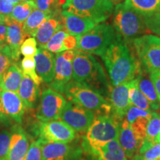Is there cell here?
<instances>
[{"instance_id":"obj_35","label":"cell","mask_w":160,"mask_h":160,"mask_svg":"<svg viewBox=\"0 0 160 160\" xmlns=\"http://www.w3.org/2000/svg\"><path fill=\"white\" fill-rule=\"evenodd\" d=\"M13 62L11 51L7 43L0 45V80L2 81L3 76Z\"/></svg>"},{"instance_id":"obj_33","label":"cell","mask_w":160,"mask_h":160,"mask_svg":"<svg viewBox=\"0 0 160 160\" xmlns=\"http://www.w3.org/2000/svg\"><path fill=\"white\" fill-rule=\"evenodd\" d=\"M68 33L64 29V27L58 31L51 38L45 46V49L53 53H59L65 51L63 48V41Z\"/></svg>"},{"instance_id":"obj_28","label":"cell","mask_w":160,"mask_h":160,"mask_svg":"<svg viewBox=\"0 0 160 160\" xmlns=\"http://www.w3.org/2000/svg\"><path fill=\"white\" fill-rule=\"evenodd\" d=\"M151 113L152 111H144L139 108L131 105L128 110L124 117L125 118L124 120L131 125L147 129V125L151 117Z\"/></svg>"},{"instance_id":"obj_5","label":"cell","mask_w":160,"mask_h":160,"mask_svg":"<svg viewBox=\"0 0 160 160\" xmlns=\"http://www.w3.org/2000/svg\"><path fill=\"white\" fill-rule=\"evenodd\" d=\"M122 120L115 114H99L86 131L85 140L90 148L99 147L118 139Z\"/></svg>"},{"instance_id":"obj_25","label":"cell","mask_w":160,"mask_h":160,"mask_svg":"<svg viewBox=\"0 0 160 160\" xmlns=\"http://www.w3.org/2000/svg\"><path fill=\"white\" fill-rule=\"evenodd\" d=\"M137 85L140 91L145 96L148 100L151 110L158 111L160 109V102L158 99L157 91H156L154 85L150 78L142 74V71L137 77Z\"/></svg>"},{"instance_id":"obj_44","label":"cell","mask_w":160,"mask_h":160,"mask_svg":"<svg viewBox=\"0 0 160 160\" xmlns=\"http://www.w3.org/2000/svg\"><path fill=\"white\" fill-rule=\"evenodd\" d=\"M8 28L5 24H0V45L6 43Z\"/></svg>"},{"instance_id":"obj_10","label":"cell","mask_w":160,"mask_h":160,"mask_svg":"<svg viewBox=\"0 0 160 160\" xmlns=\"http://www.w3.org/2000/svg\"><path fill=\"white\" fill-rule=\"evenodd\" d=\"M66 103L65 98L62 93L53 89H45L42 93L36 117L41 122L57 120Z\"/></svg>"},{"instance_id":"obj_9","label":"cell","mask_w":160,"mask_h":160,"mask_svg":"<svg viewBox=\"0 0 160 160\" xmlns=\"http://www.w3.org/2000/svg\"><path fill=\"white\" fill-rule=\"evenodd\" d=\"M26 108L17 92L0 89V125L21 123Z\"/></svg>"},{"instance_id":"obj_51","label":"cell","mask_w":160,"mask_h":160,"mask_svg":"<svg viewBox=\"0 0 160 160\" xmlns=\"http://www.w3.org/2000/svg\"><path fill=\"white\" fill-rule=\"evenodd\" d=\"M0 83H1V80H0Z\"/></svg>"},{"instance_id":"obj_46","label":"cell","mask_w":160,"mask_h":160,"mask_svg":"<svg viewBox=\"0 0 160 160\" xmlns=\"http://www.w3.org/2000/svg\"><path fill=\"white\" fill-rule=\"evenodd\" d=\"M8 1L10 2L13 3L14 5H17V4H19V2H22L21 0H8Z\"/></svg>"},{"instance_id":"obj_47","label":"cell","mask_w":160,"mask_h":160,"mask_svg":"<svg viewBox=\"0 0 160 160\" xmlns=\"http://www.w3.org/2000/svg\"><path fill=\"white\" fill-rule=\"evenodd\" d=\"M156 141H157V142H160V132H159V135L157 136V139H156Z\"/></svg>"},{"instance_id":"obj_29","label":"cell","mask_w":160,"mask_h":160,"mask_svg":"<svg viewBox=\"0 0 160 160\" xmlns=\"http://www.w3.org/2000/svg\"><path fill=\"white\" fill-rule=\"evenodd\" d=\"M49 13L42 11L36 8L28 17L23 23V30L26 35L28 37H34L36 32L48 17H50Z\"/></svg>"},{"instance_id":"obj_48","label":"cell","mask_w":160,"mask_h":160,"mask_svg":"<svg viewBox=\"0 0 160 160\" xmlns=\"http://www.w3.org/2000/svg\"><path fill=\"white\" fill-rule=\"evenodd\" d=\"M112 2H115V3H117V2H120V1H122V0H111Z\"/></svg>"},{"instance_id":"obj_43","label":"cell","mask_w":160,"mask_h":160,"mask_svg":"<svg viewBox=\"0 0 160 160\" xmlns=\"http://www.w3.org/2000/svg\"><path fill=\"white\" fill-rule=\"evenodd\" d=\"M150 79H151V82H153V85H154L155 90L157 93L158 99H159L160 102V71L156 72V73H151Z\"/></svg>"},{"instance_id":"obj_12","label":"cell","mask_w":160,"mask_h":160,"mask_svg":"<svg viewBox=\"0 0 160 160\" xmlns=\"http://www.w3.org/2000/svg\"><path fill=\"white\" fill-rule=\"evenodd\" d=\"M38 125L37 133L46 142L68 144L76 137L74 130L62 120L41 122Z\"/></svg>"},{"instance_id":"obj_49","label":"cell","mask_w":160,"mask_h":160,"mask_svg":"<svg viewBox=\"0 0 160 160\" xmlns=\"http://www.w3.org/2000/svg\"><path fill=\"white\" fill-rule=\"evenodd\" d=\"M22 2H28V1H34V0H21Z\"/></svg>"},{"instance_id":"obj_42","label":"cell","mask_w":160,"mask_h":160,"mask_svg":"<svg viewBox=\"0 0 160 160\" xmlns=\"http://www.w3.org/2000/svg\"><path fill=\"white\" fill-rule=\"evenodd\" d=\"M14 6L8 0H0V13L5 16H10L13 12Z\"/></svg>"},{"instance_id":"obj_1","label":"cell","mask_w":160,"mask_h":160,"mask_svg":"<svg viewBox=\"0 0 160 160\" xmlns=\"http://www.w3.org/2000/svg\"><path fill=\"white\" fill-rule=\"evenodd\" d=\"M101 57L113 87L131 82L142 73L139 59L122 40L111 44Z\"/></svg>"},{"instance_id":"obj_27","label":"cell","mask_w":160,"mask_h":160,"mask_svg":"<svg viewBox=\"0 0 160 160\" xmlns=\"http://www.w3.org/2000/svg\"><path fill=\"white\" fill-rule=\"evenodd\" d=\"M124 3L143 17H150L160 11V0H125Z\"/></svg>"},{"instance_id":"obj_26","label":"cell","mask_w":160,"mask_h":160,"mask_svg":"<svg viewBox=\"0 0 160 160\" xmlns=\"http://www.w3.org/2000/svg\"><path fill=\"white\" fill-rule=\"evenodd\" d=\"M160 132V113L152 112L146 129V137L138 153L142 154L155 143L156 139Z\"/></svg>"},{"instance_id":"obj_6","label":"cell","mask_w":160,"mask_h":160,"mask_svg":"<svg viewBox=\"0 0 160 160\" xmlns=\"http://www.w3.org/2000/svg\"><path fill=\"white\" fill-rule=\"evenodd\" d=\"M64 93L69 101L93 113L98 112L100 114H109L112 111L111 104L103 96L75 81L71 82L66 86Z\"/></svg>"},{"instance_id":"obj_37","label":"cell","mask_w":160,"mask_h":160,"mask_svg":"<svg viewBox=\"0 0 160 160\" xmlns=\"http://www.w3.org/2000/svg\"><path fill=\"white\" fill-rule=\"evenodd\" d=\"M160 157V142L155 143L142 154H137L133 157V160H157Z\"/></svg>"},{"instance_id":"obj_31","label":"cell","mask_w":160,"mask_h":160,"mask_svg":"<svg viewBox=\"0 0 160 160\" xmlns=\"http://www.w3.org/2000/svg\"><path fill=\"white\" fill-rule=\"evenodd\" d=\"M36 8L37 6L35 1L21 2L14 6V8L10 17L19 22L24 23V22Z\"/></svg>"},{"instance_id":"obj_39","label":"cell","mask_w":160,"mask_h":160,"mask_svg":"<svg viewBox=\"0 0 160 160\" xmlns=\"http://www.w3.org/2000/svg\"><path fill=\"white\" fill-rule=\"evenodd\" d=\"M25 160H42V139L39 138L30 145Z\"/></svg>"},{"instance_id":"obj_7","label":"cell","mask_w":160,"mask_h":160,"mask_svg":"<svg viewBox=\"0 0 160 160\" xmlns=\"http://www.w3.org/2000/svg\"><path fill=\"white\" fill-rule=\"evenodd\" d=\"M62 8L79 17L95 20L98 23L106 21L114 10L111 0H65Z\"/></svg>"},{"instance_id":"obj_23","label":"cell","mask_w":160,"mask_h":160,"mask_svg":"<svg viewBox=\"0 0 160 160\" xmlns=\"http://www.w3.org/2000/svg\"><path fill=\"white\" fill-rule=\"evenodd\" d=\"M17 93L26 108L32 109L35 107L39 97V85L31 77L23 73L22 79Z\"/></svg>"},{"instance_id":"obj_8","label":"cell","mask_w":160,"mask_h":160,"mask_svg":"<svg viewBox=\"0 0 160 160\" xmlns=\"http://www.w3.org/2000/svg\"><path fill=\"white\" fill-rule=\"evenodd\" d=\"M133 45L140 64L147 73L160 71V37L147 34L133 39Z\"/></svg>"},{"instance_id":"obj_4","label":"cell","mask_w":160,"mask_h":160,"mask_svg":"<svg viewBox=\"0 0 160 160\" xmlns=\"http://www.w3.org/2000/svg\"><path fill=\"white\" fill-rule=\"evenodd\" d=\"M113 28L120 39H134L150 31L142 16L119 3L113 10Z\"/></svg>"},{"instance_id":"obj_17","label":"cell","mask_w":160,"mask_h":160,"mask_svg":"<svg viewBox=\"0 0 160 160\" xmlns=\"http://www.w3.org/2000/svg\"><path fill=\"white\" fill-rule=\"evenodd\" d=\"M64 29L70 35L79 37L88 32L98 23L95 20L89 18L82 17L62 10L60 13Z\"/></svg>"},{"instance_id":"obj_19","label":"cell","mask_w":160,"mask_h":160,"mask_svg":"<svg viewBox=\"0 0 160 160\" xmlns=\"http://www.w3.org/2000/svg\"><path fill=\"white\" fill-rule=\"evenodd\" d=\"M36 71L39 77L46 83L50 84L53 79L55 57L45 48H38L35 57Z\"/></svg>"},{"instance_id":"obj_3","label":"cell","mask_w":160,"mask_h":160,"mask_svg":"<svg viewBox=\"0 0 160 160\" xmlns=\"http://www.w3.org/2000/svg\"><path fill=\"white\" fill-rule=\"evenodd\" d=\"M118 40L114 28L104 22L98 24L85 34L78 37V51L102 57L111 44Z\"/></svg>"},{"instance_id":"obj_45","label":"cell","mask_w":160,"mask_h":160,"mask_svg":"<svg viewBox=\"0 0 160 160\" xmlns=\"http://www.w3.org/2000/svg\"><path fill=\"white\" fill-rule=\"evenodd\" d=\"M5 17H6V16L2 14V13H0V24H5Z\"/></svg>"},{"instance_id":"obj_21","label":"cell","mask_w":160,"mask_h":160,"mask_svg":"<svg viewBox=\"0 0 160 160\" xmlns=\"http://www.w3.org/2000/svg\"><path fill=\"white\" fill-rule=\"evenodd\" d=\"M62 28L63 25L60 15L50 16L48 17L39 26L33 37L39 48H45L51 38Z\"/></svg>"},{"instance_id":"obj_36","label":"cell","mask_w":160,"mask_h":160,"mask_svg":"<svg viewBox=\"0 0 160 160\" xmlns=\"http://www.w3.org/2000/svg\"><path fill=\"white\" fill-rule=\"evenodd\" d=\"M12 132L4 130L0 132V160H7L11 145Z\"/></svg>"},{"instance_id":"obj_41","label":"cell","mask_w":160,"mask_h":160,"mask_svg":"<svg viewBox=\"0 0 160 160\" xmlns=\"http://www.w3.org/2000/svg\"><path fill=\"white\" fill-rule=\"evenodd\" d=\"M78 45V37L68 34L63 41L64 51L77 49Z\"/></svg>"},{"instance_id":"obj_34","label":"cell","mask_w":160,"mask_h":160,"mask_svg":"<svg viewBox=\"0 0 160 160\" xmlns=\"http://www.w3.org/2000/svg\"><path fill=\"white\" fill-rule=\"evenodd\" d=\"M21 70L24 74L31 77L37 85H39L42 81L36 71V62L33 57H25L23 58L21 61Z\"/></svg>"},{"instance_id":"obj_11","label":"cell","mask_w":160,"mask_h":160,"mask_svg":"<svg viewBox=\"0 0 160 160\" xmlns=\"http://www.w3.org/2000/svg\"><path fill=\"white\" fill-rule=\"evenodd\" d=\"M75 50L65 51L55 56L54 75L50 83L51 88L60 93H64L65 89L73 79V60Z\"/></svg>"},{"instance_id":"obj_18","label":"cell","mask_w":160,"mask_h":160,"mask_svg":"<svg viewBox=\"0 0 160 160\" xmlns=\"http://www.w3.org/2000/svg\"><path fill=\"white\" fill-rule=\"evenodd\" d=\"M131 82L115 86L111 89V97L112 111L117 117L122 120L131 105L129 100V88Z\"/></svg>"},{"instance_id":"obj_30","label":"cell","mask_w":160,"mask_h":160,"mask_svg":"<svg viewBox=\"0 0 160 160\" xmlns=\"http://www.w3.org/2000/svg\"><path fill=\"white\" fill-rule=\"evenodd\" d=\"M129 100L131 105L139 108L144 111H151L150 103L137 85V79L132 80L129 88Z\"/></svg>"},{"instance_id":"obj_20","label":"cell","mask_w":160,"mask_h":160,"mask_svg":"<svg viewBox=\"0 0 160 160\" xmlns=\"http://www.w3.org/2000/svg\"><path fill=\"white\" fill-rule=\"evenodd\" d=\"M11 145L7 160H25L29 149L28 138L19 126L12 129Z\"/></svg>"},{"instance_id":"obj_24","label":"cell","mask_w":160,"mask_h":160,"mask_svg":"<svg viewBox=\"0 0 160 160\" xmlns=\"http://www.w3.org/2000/svg\"><path fill=\"white\" fill-rule=\"evenodd\" d=\"M22 77V71L16 65V63H13L2 79L0 89L3 91L18 92Z\"/></svg>"},{"instance_id":"obj_50","label":"cell","mask_w":160,"mask_h":160,"mask_svg":"<svg viewBox=\"0 0 160 160\" xmlns=\"http://www.w3.org/2000/svg\"><path fill=\"white\" fill-rule=\"evenodd\" d=\"M157 160H160V157H159V158H158V159H157Z\"/></svg>"},{"instance_id":"obj_32","label":"cell","mask_w":160,"mask_h":160,"mask_svg":"<svg viewBox=\"0 0 160 160\" xmlns=\"http://www.w3.org/2000/svg\"><path fill=\"white\" fill-rule=\"evenodd\" d=\"M65 0H35L37 8L46 12L51 16L60 15V8L62 7Z\"/></svg>"},{"instance_id":"obj_2","label":"cell","mask_w":160,"mask_h":160,"mask_svg":"<svg viewBox=\"0 0 160 160\" xmlns=\"http://www.w3.org/2000/svg\"><path fill=\"white\" fill-rule=\"evenodd\" d=\"M73 79L77 82L97 91L105 98L110 96V88L102 66L88 53L75 50L73 60Z\"/></svg>"},{"instance_id":"obj_16","label":"cell","mask_w":160,"mask_h":160,"mask_svg":"<svg viewBox=\"0 0 160 160\" xmlns=\"http://www.w3.org/2000/svg\"><path fill=\"white\" fill-rule=\"evenodd\" d=\"M5 25L8 28L6 43L11 49L12 58L16 63L19 61L21 54L20 47L25 39H27L28 36L24 32L23 23L13 19L10 16L5 17Z\"/></svg>"},{"instance_id":"obj_40","label":"cell","mask_w":160,"mask_h":160,"mask_svg":"<svg viewBox=\"0 0 160 160\" xmlns=\"http://www.w3.org/2000/svg\"><path fill=\"white\" fill-rule=\"evenodd\" d=\"M144 19L149 31L160 37V11L150 17H144Z\"/></svg>"},{"instance_id":"obj_14","label":"cell","mask_w":160,"mask_h":160,"mask_svg":"<svg viewBox=\"0 0 160 160\" xmlns=\"http://www.w3.org/2000/svg\"><path fill=\"white\" fill-rule=\"evenodd\" d=\"M82 150L69 143L49 142L42 139V160H80Z\"/></svg>"},{"instance_id":"obj_15","label":"cell","mask_w":160,"mask_h":160,"mask_svg":"<svg viewBox=\"0 0 160 160\" xmlns=\"http://www.w3.org/2000/svg\"><path fill=\"white\" fill-rule=\"evenodd\" d=\"M145 137V134L132 128L127 122L122 120L118 141L128 159L137 155Z\"/></svg>"},{"instance_id":"obj_13","label":"cell","mask_w":160,"mask_h":160,"mask_svg":"<svg viewBox=\"0 0 160 160\" xmlns=\"http://www.w3.org/2000/svg\"><path fill=\"white\" fill-rule=\"evenodd\" d=\"M59 119L75 131L85 132L94 120L95 114L93 111L69 101L64 107Z\"/></svg>"},{"instance_id":"obj_22","label":"cell","mask_w":160,"mask_h":160,"mask_svg":"<svg viewBox=\"0 0 160 160\" xmlns=\"http://www.w3.org/2000/svg\"><path fill=\"white\" fill-rule=\"evenodd\" d=\"M90 149L98 160H128L118 139L112 140L99 147Z\"/></svg>"},{"instance_id":"obj_38","label":"cell","mask_w":160,"mask_h":160,"mask_svg":"<svg viewBox=\"0 0 160 160\" xmlns=\"http://www.w3.org/2000/svg\"><path fill=\"white\" fill-rule=\"evenodd\" d=\"M37 42L34 37H28L25 39L20 47V53L24 57H35L37 52Z\"/></svg>"}]
</instances>
